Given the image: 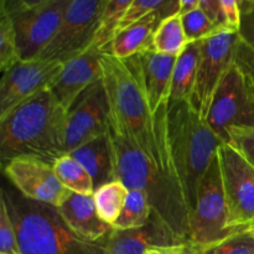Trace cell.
I'll use <instances>...</instances> for the list:
<instances>
[{"label":"cell","instance_id":"cell-7","mask_svg":"<svg viewBox=\"0 0 254 254\" xmlns=\"http://www.w3.org/2000/svg\"><path fill=\"white\" fill-rule=\"evenodd\" d=\"M189 228V241L202 247L213 245L240 231L228 226L227 205L217 155L198 185Z\"/></svg>","mask_w":254,"mask_h":254},{"label":"cell","instance_id":"cell-21","mask_svg":"<svg viewBox=\"0 0 254 254\" xmlns=\"http://www.w3.org/2000/svg\"><path fill=\"white\" fill-rule=\"evenodd\" d=\"M201 40L189 42L180 56L176 57L171 78L169 102H189L195 86L200 59Z\"/></svg>","mask_w":254,"mask_h":254},{"label":"cell","instance_id":"cell-34","mask_svg":"<svg viewBox=\"0 0 254 254\" xmlns=\"http://www.w3.org/2000/svg\"><path fill=\"white\" fill-rule=\"evenodd\" d=\"M233 62L240 67L241 71L252 81L254 84V50L250 46L238 40L236 45L235 56H233Z\"/></svg>","mask_w":254,"mask_h":254},{"label":"cell","instance_id":"cell-39","mask_svg":"<svg viewBox=\"0 0 254 254\" xmlns=\"http://www.w3.org/2000/svg\"><path fill=\"white\" fill-rule=\"evenodd\" d=\"M15 1H16L19 5H21V6L29 7V6H34V5H37V4H41V2L49 1V0H15Z\"/></svg>","mask_w":254,"mask_h":254},{"label":"cell","instance_id":"cell-37","mask_svg":"<svg viewBox=\"0 0 254 254\" xmlns=\"http://www.w3.org/2000/svg\"><path fill=\"white\" fill-rule=\"evenodd\" d=\"M161 254H203V247L196 243L186 241V242L176 243L169 247L158 248Z\"/></svg>","mask_w":254,"mask_h":254},{"label":"cell","instance_id":"cell-38","mask_svg":"<svg viewBox=\"0 0 254 254\" xmlns=\"http://www.w3.org/2000/svg\"><path fill=\"white\" fill-rule=\"evenodd\" d=\"M179 14L183 15L200 7V0H179Z\"/></svg>","mask_w":254,"mask_h":254},{"label":"cell","instance_id":"cell-6","mask_svg":"<svg viewBox=\"0 0 254 254\" xmlns=\"http://www.w3.org/2000/svg\"><path fill=\"white\" fill-rule=\"evenodd\" d=\"M71 1L49 0L29 7L21 6L15 0L0 2V10H5L14 24L20 60L30 61L41 56L56 36Z\"/></svg>","mask_w":254,"mask_h":254},{"label":"cell","instance_id":"cell-36","mask_svg":"<svg viewBox=\"0 0 254 254\" xmlns=\"http://www.w3.org/2000/svg\"><path fill=\"white\" fill-rule=\"evenodd\" d=\"M200 7L217 26H228L218 0H200Z\"/></svg>","mask_w":254,"mask_h":254},{"label":"cell","instance_id":"cell-42","mask_svg":"<svg viewBox=\"0 0 254 254\" xmlns=\"http://www.w3.org/2000/svg\"><path fill=\"white\" fill-rule=\"evenodd\" d=\"M1 1H4V0H0V2H1Z\"/></svg>","mask_w":254,"mask_h":254},{"label":"cell","instance_id":"cell-1","mask_svg":"<svg viewBox=\"0 0 254 254\" xmlns=\"http://www.w3.org/2000/svg\"><path fill=\"white\" fill-rule=\"evenodd\" d=\"M101 64L102 82L109 104V124L145 154L166 179L181 188L169 140V101L153 113L138 73L129 60L102 52Z\"/></svg>","mask_w":254,"mask_h":254},{"label":"cell","instance_id":"cell-15","mask_svg":"<svg viewBox=\"0 0 254 254\" xmlns=\"http://www.w3.org/2000/svg\"><path fill=\"white\" fill-rule=\"evenodd\" d=\"M101 56L99 50L89 47L83 54L64 62L60 73L50 84L51 93L67 112L89 87L102 79Z\"/></svg>","mask_w":254,"mask_h":254},{"label":"cell","instance_id":"cell-29","mask_svg":"<svg viewBox=\"0 0 254 254\" xmlns=\"http://www.w3.org/2000/svg\"><path fill=\"white\" fill-rule=\"evenodd\" d=\"M203 254H254V235L247 228L203 247Z\"/></svg>","mask_w":254,"mask_h":254},{"label":"cell","instance_id":"cell-40","mask_svg":"<svg viewBox=\"0 0 254 254\" xmlns=\"http://www.w3.org/2000/svg\"><path fill=\"white\" fill-rule=\"evenodd\" d=\"M246 228H247V230H250L251 232H252L253 235H254V218H253L252 221H251L250 223H248V225H247V227H246Z\"/></svg>","mask_w":254,"mask_h":254},{"label":"cell","instance_id":"cell-18","mask_svg":"<svg viewBox=\"0 0 254 254\" xmlns=\"http://www.w3.org/2000/svg\"><path fill=\"white\" fill-rule=\"evenodd\" d=\"M56 210L67 227L88 242H102L113 230L111 225L99 217L93 195H81L68 191Z\"/></svg>","mask_w":254,"mask_h":254},{"label":"cell","instance_id":"cell-32","mask_svg":"<svg viewBox=\"0 0 254 254\" xmlns=\"http://www.w3.org/2000/svg\"><path fill=\"white\" fill-rule=\"evenodd\" d=\"M227 143L254 168V126L230 128L227 130Z\"/></svg>","mask_w":254,"mask_h":254},{"label":"cell","instance_id":"cell-31","mask_svg":"<svg viewBox=\"0 0 254 254\" xmlns=\"http://www.w3.org/2000/svg\"><path fill=\"white\" fill-rule=\"evenodd\" d=\"M0 254H21L14 221L2 193L0 198Z\"/></svg>","mask_w":254,"mask_h":254},{"label":"cell","instance_id":"cell-33","mask_svg":"<svg viewBox=\"0 0 254 254\" xmlns=\"http://www.w3.org/2000/svg\"><path fill=\"white\" fill-rule=\"evenodd\" d=\"M238 36L241 41L254 50V0H243L241 2Z\"/></svg>","mask_w":254,"mask_h":254},{"label":"cell","instance_id":"cell-16","mask_svg":"<svg viewBox=\"0 0 254 254\" xmlns=\"http://www.w3.org/2000/svg\"><path fill=\"white\" fill-rule=\"evenodd\" d=\"M101 243L106 254H145L148 251L181 243L155 216L145 226L135 230H116Z\"/></svg>","mask_w":254,"mask_h":254},{"label":"cell","instance_id":"cell-13","mask_svg":"<svg viewBox=\"0 0 254 254\" xmlns=\"http://www.w3.org/2000/svg\"><path fill=\"white\" fill-rule=\"evenodd\" d=\"M4 174L22 197L57 207L68 190L62 186L52 164L35 156H16L4 163Z\"/></svg>","mask_w":254,"mask_h":254},{"label":"cell","instance_id":"cell-17","mask_svg":"<svg viewBox=\"0 0 254 254\" xmlns=\"http://www.w3.org/2000/svg\"><path fill=\"white\" fill-rule=\"evenodd\" d=\"M128 60L138 73L150 109L156 113L159 107L169 101L176 57L151 49Z\"/></svg>","mask_w":254,"mask_h":254},{"label":"cell","instance_id":"cell-30","mask_svg":"<svg viewBox=\"0 0 254 254\" xmlns=\"http://www.w3.org/2000/svg\"><path fill=\"white\" fill-rule=\"evenodd\" d=\"M181 21H183L184 31L189 42L206 39L217 31L220 27H222L217 26L201 7L181 15Z\"/></svg>","mask_w":254,"mask_h":254},{"label":"cell","instance_id":"cell-8","mask_svg":"<svg viewBox=\"0 0 254 254\" xmlns=\"http://www.w3.org/2000/svg\"><path fill=\"white\" fill-rule=\"evenodd\" d=\"M238 40V30L230 26L220 27L212 35L201 40L197 74L189 101L201 118L207 117L213 96L232 64Z\"/></svg>","mask_w":254,"mask_h":254},{"label":"cell","instance_id":"cell-20","mask_svg":"<svg viewBox=\"0 0 254 254\" xmlns=\"http://www.w3.org/2000/svg\"><path fill=\"white\" fill-rule=\"evenodd\" d=\"M67 154H71L76 158L91 174L94 189L101 188L102 185L113 180L112 151L107 134L98 136Z\"/></svg>","mask_w":254,"mask_h":254},{"label":"cell","instance_id":"cell-14","mask_svg":"<svg viewBox=\"0 0 254 254\" xmlns=\"http://www.w3.org/2000/svg\"><path fill=\"white\" fill-rule=\"evenodd\" d=\"M109 104L103 82L89 87L67 112L64 153L107 133Z\"/></svg>","mask_w":254,"mask_h":254},{"label":"cell","instance_id":"cell-23","mask_svg":"<svg viewBox=\"0 0 254 254\" xmlns=\"http://www.w3.org/2000/svg\"><path fill=\"white\" fill-rule=\"evenodd\" d=\"M180 14H174L160 21L154 34L153 49L160 54L178 57L188 46Z\"/></svg>","mask_w":254,"mask_h":254},{"label":"cell","instance_id":"cell-3","mask_svg":"<svg viewBox=\"0 0 254 254\" xmlns=\"http://www.w3.org/2000/svg\"><path fill=\"white\" fill-rule=\"evenodd\" d=\"M67 111L49 88L0 118L2 164L16 156H35L50 164L64 153Z\"/></svg>","mask_w":254,"mask_h":254},{"label":"cell","instance_id":"cell-12","mask_svg":"<svg viewBox=\"0 0 254 254\" xmlns=\"http://www.w3.org/2000/svg\"><path fill=\"white\" fill-rule=\"evenodd\" d=\"M62 66L64 62L55 60H19L2 72L0 82V118L49 88Z\"/></svg>","mask_w":254,"mask_h":254},{"label":"cell","instance_id":"cell-41","mask_svg":"<svg viewBox=\"0 0 254 254\" xmlns=\"http://www.w3.org/2000/svg\"><path fill=\"white\" fill-rule=\"evenodd\" d=\"M145 254H161V253H160V251H159L158 248H156V250H150V251H148V252H146Z\"/></svg>","mask_w":254,"mask_h":254},{"label":"cell","instance_id":"cell-28","mask_svg":"<svg viewBox=\"0 0 254 254\" xmlns=\"http://www.w3.org/2000/svg\"><path fill=\"white\" fill-rule=\"evenodd\" d=\"M20 60L14 24L5 10H0V69L5 72Z\"/></svg>","mask_w":254,"mask_h":254},{"label":"cell","instance_id":"cell-26","mask_svg":"<svg viewBox=\"0 0 254 254\" xmlns=\"http://www.w3.org/2000/svg\"><path fill=\"white\" fill-rule=\"evenodd\" d=\"M133 1L134 0H107L92 47L99 50L101 52L107 51L118 30L119 24Z\"/></svg>","mask_w":254,"mask_h":254},{"label":"cell","instance_id":"cell-43","mask_svg":"<svg viewBox=\"0 0 254 254\" xmlns=\"http://www.w3.org/2000/svg\"><path fill=\"white\" fill-rule=\"evenodd\" d=\"M243 1V0H241V2H242Z\"/></svg>","mask_w":254,"mask_h":254},{"label":"cell","instance_id":"cell-24","mask_svg":"<svg viewBox=\"0 0 254 254\" xmlns=\"http://www.w3.org/2000/svg\"><path fill=\"white\" fill-rule=\"evenodd\" d=\"M128 188L118 180H112L93 192L97 212L106 223L113 225L118 220L128 196Z\"/></svg>","mask_w":254,"mask_h":254},{"label":"cell","instance_id":"cell-35","mask_svg":"<svg viewBox=\"0 0 254 254\" xmlns=\"http://www.w3.org/2000/svg\"><path fill=\"white\" fill-rule=\"evenodd\" d=\"M218 1L222 7L228 26L238 30L241 19V0H218Z\"/></svg>","mask_w":254,"mask_h":254},{"label":"cell","instance_id":"cell-4","mask_svg":"<svg viewBox=\"0 0 254 254\" xmlns=\"http://www.w3.org/2000/svg\"><path fill=\"white\" fill-rule=\"evenodd\" d=\"M168 130L174 165L191 213L198 185L223 141L189 102H169Z\"/></svg>","mask_w":254,"mask_h":254},{"label":"cell","instance_id":"cell-2","mask_svg":"<svg viewBox=\"0 0 254 254\" xmlns=\"http://www.w3.org/2000/svg\"><path fill=\"white\" fill-rule=\"evenodd\" d=\"M107 138L112 151L113 180L128 190H141L148 195L153 215L161 221L180 242L189 241L190 210L183 190L166 179L133 143L109 124Z\"/></svg>","mask_w":254,"mask_h":254},{"label":"cell","instance_id":"cell-11","mask_svg":"<svg viewBox=\"0 0 254 254\" xmlns=\"http://www.w3.org/2000/svg\"><path fill=\"white\" fill-rule=\"evenodd\" d=\"M217 156L228 226L232 230H243L254 218V168L228 143L218 148Z\"/></svg>","mask_w":254,"mask_h":254},{"label":"cell","instance_id":"cell-22","mask_svg":"<svg viewBox=\"0 0 254 254\" xmlns=\"http://www.w3.org/2000/svg\"><path fill=\"white\" fill-rule=\"evenodd\" d=\"M52 166L64 189L81 195H93L96 189L91 174L71 154H64L57 158Z\"/></svg>","mask_w":254,"mask_h":254},{"label":"cell","instance_id":"cell-5","mask_svg":"<svg viewBox=\"0 0 254 254\" xmlns=\"http://www.w3.org/2000/svg\"><path fill=\"white\" fill-rule=\"evenodd\" d=\"M14 221L21 254H106L101 243L74 235L56 207L27 198H15L2 191Z\"/></svg>","mask_w":254,"mask_h":254},{"label":"cell","instance_id":"cell-27","mask_svg":"<svg viewBox=\"0 0 254 254\" xmlns=\"http://www.w3.org/2000/svg\"><path fill=\"white\" fill-rule=\"evenodd\" d=\"M179 10H180L179 0H134L131 6L124 15L117 31L126 29L129 25L151 12H161L164 17H168L170 15L179 14Z\"/></svg>","mask_w":254,"mask_h":254},{"label":"cell","instance_id":"cell-9","mask_svg":"<svg viewBox=\"0 0 254 254\" xmlns=\"http://www.w3.org/2000/svg\"><path fill=\"white\" fill-rule=\"evenodd\" d=\"M206 122L223 143L230 128L254 126V84L235 62L213 96Z\"/></svg>","mask_w":254,"mask_h":254},{"label":"cell","instance_id":"cell-25","mask_svg":"<svg viewBox=\"0 0 254 254\" xmlns=\"http://www.w3.org/2000/svg\"><path fill=\"white\" fill-rule=\"evenodd\" d=\"M153 216L149 197L141 190H129L126 203L113 225L116 230H135L145 226Z\"/></svg>","mask_w":254,"mask_h":254},{"label":"cell","instance_id":"cell-10","mask_svg":"<svg viewBox=\"0 0 254 254\" xmlns=\"http://www.w3.org/2000/svg\"><path fill=\"white\" fill-rule=\"evenodd\" d=\"M107 0H72L60 29L39 59L66 62L92 47Z\"/></svg>","mask_w":254,"mask_h":254},{"label":"cell","instance_id":"cell-19","mask_svg":"<svg viewBox=\"0 0 254 254\" xmlns=\"http://www.w3.org/2000/svg\"><path fill=\"white\" fill-rule=\"evenodd\" d=\"M163 19L165 17L161 12H151L129 25L126 29L117 31L106 54L118 57L121 60H128L141 52L151 50L154 34Z\"/></svg>","mask_w":254,"mask_h":254}]
</instances>
